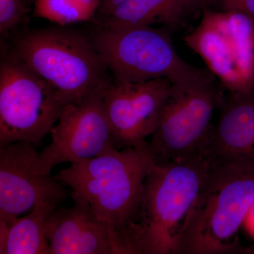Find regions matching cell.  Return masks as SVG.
Listing matches in <instances>:
<instances>
[{
  "label": "cell",
  "mask_w": 254,
  "mask_h": 254,
  "mask_svg": "<svg viewBox=\"0 0 254 254\" xmlns=\"http://www.w3.org/2000/svg\"><path fill=\"white\" fill-rule=\"evenodd\" d=\"M227 92L254 93V21L242 11L207 9L182 38Z\"/></svg>",
  "instance_id": "7"
},
{
  "label": "cell",
  "mask_w": 254,
  "mask_h": 254,
  "mask_svg": "<svg viewBox=\"0 0 254 254\" xmlns=\"http://www.w3.org/2000/svg\"><path fill=\"white\" fill-rule=\"evenodd\" d=\"M9 53L43 78L64 106L81 104L111 78L92 40L63 26L23 32Z\"/></svg>",
  "instance_id": "4"
},
{
  "label": "cell",
  "mask_w": 254,
  "mask_h": 254,
  "mask_svg": "<svg viewBox=\"0 0 254 254\" xmlns=\"http://www.w3.org/2000/svg\"><path fill=\"white\" fill-rule=\"evenodd\" d=\"M254 202V166L212 163L178 254H254L238 239Z\"/></svg>",
  "instance_id": "3"
},
{
  "label": "cell",
  "mask_w": 254,
  "mask_h": 254,
  "mask_svg": "<svg viewBox=\"0 0 254 254\" xmlns=\"http://www.w3.org/2000/svg\"><path fill=\"white\" fill-rule=\"evenodd\" d=\"M57 208L43 203L10 224L0 220V254H48V220Z\"/></svg>",
  "instance_id": "14"
},
{
  "label": "cell",
  "mask_w": 254,
  "mask_h": 254,
  "mask_svg": "<svg viewBox=\"0 0 254 254\" xmlns=\"http://www.w3.org/2000/svg\"><path fill=\"white\" fill-rule=\"evenodd\" d=\"M39 155L27 142L0 145V220L10 224L37 205L58 206L67 196V187L37 171Z\"/></svg>",
  "instance_id": "11"
},
{
  "label": "cell",
  "mask_w": 254,
  "mask_h": 254,
  "mask_svg": "<svg viewBox=\"0 0 254 254\" xmlns=\"http://www.w3.org/2000/svg\"><path fill=\"white\" fill-rule=\"evenodd\" d=\"M71 196L73 206L57 208L48 220V254H131L86 200L76 193Z\"/></svg>",
  "instance_id": "12"
},
{
  "label": "cell",
  "mask_w": 254,
  "mask_h": 254,
  "mask_svg": "<svg viewBox=\"0 0 254 254\" xmlns=\"http://www.w3.org/2000/svg\"><path fill=\"white\" fill-rule=\"evenodd\" d=\"M33 16L61 26L90 21L98 11L100 0H36Z\"/></svg>",
  "instance_id": "16"
},
{
  "label": "cell",
  "mask_w": 254,
  "mask_h": 254,
  "mask_svg": "<svg viewBox=\"0 0 254 254\" xmlns=\"http://www.w3.org/2000/svg\"><path fill=\"white\" fill-rule=\"evenodd\" d=\"M220 118L212 128L207 157L213 163L254 167V93H230L219 107Z\"/></svg>",
  "instance_id": "13"
},
{
  "label": "cell",
  "mask_w": 254,
  "mask_h": 254,
  "mask_svg": "<svg viewBox=\"0 0 254 254\" xmlns=\"http://www.w3.org/2000/svg\"><path fill=\"white\" fill-rule=\"evenodd\" d=\"M225 89L215 77L196 84H173L158 127L148 141L155 163L207 157L213 125Z\"/></svg>",
  "instance_id": "6"
},
{
  "label": "cell",
  "mask_w": 254,
  "mask_h": 254,
  "mask_svg": "<svg viewBox=\"0 0 254 254\" xmlns=\"http://www.w3.org/2000/svg\"><path fill=\"white\" fill-rule=\"evenodd\" d=\"M128 0H100V6L98 12L103 16L110 14L119 6L126 2Z\"/></svg>",
  "instance_id": "20"
},
{
  "label": "cell",
  "mask_w": 254,
  "mask_h": 254,
  "mask_svg": "<svg viewBox=\"0 0 254 254\" xmlns=\"http://www.w3.org/2000/svg\"><path fill=\"white\" fill-rule=\"evenodd\" d=\"M24 4L26 5L27 7L29 8L32 4H34L36 0H22Z\"/></svg>",
  "instance_id": "23"
},
{
  "label": "cell",
  "mask_w": 254,
  "mask_h": 254,
  "mask_svg": "<svg viewBox=\"0 0 254 254\" xmlns=\"http://www.w3.org/2000/svg\"><path fill=\"white\" fill-rule=\"evenodd\" d=\"M243 12L248 15L254 21V0H245Z\"/></svg>",
  "instance_id": "22"
},
{
  "label": "cell",
  "mask_w": 254,
  "mask_h": 254,
  "mask_svg": "<svg viewBox=\"0 0 254 254\" xmlns=\"http://www.w3.org/2000/svg\"><path fill=\"white\" fill-rule=\"evenodd\" d=\"M187 17L203 12L205 9H211L212 0H181Z\"/></svg>",
  "instance_id": "18"
},
{
  "label": "cell",
  "mask_w": 254,
  "mask_h": 254,
  "mask_svg": "<svg viewBox=\"0 0 254 254\" xmlns=\"http://www.w3.org/2000/svg\"><path fill=\"white\" fill-rule=\"evenodd\" d=\"M30 9L22 0H0V35L6 39L28 20Z\"/></svg>",
  "instance_id": "17"
},
{
  "label": "cell",
  "mask_w": 254,
  "mask_h": 254,
  "mask_svg": "<svg viewBox=\"0 0 254 254\" xmlns=\"http://www.w3.org/2000/svg\"><path fill=\"white\" fill-rule=\"evenodd\" d=\"M109 81L81 104L64 107L50 131L51 143L40 153L38 173L50 175L59 164L80 163L115 148L103 108V95Z\"/></svg>",
  "instance_id": "9"
},
{
  "label": "cell",
  "mask_w": 254,
  "mask_h": 254,
  "mask_svg": "<svg viewBox=\"0 0 254 254\" xmlns=\"http://www.w3.org/2000/svg\"><path fill=\"white\" fill-rule=\"evenodd\" d=\"M64 105L54 91L10 53L0 64V145L27 142L38 147L58 122Z\"/></svg>",
  "instance_id": "8"
},
{
  "label": "cell",
  "mask_w": 254,
  "mask_h": 254,
  "mask_svg": "<svg viewBox=\"0 0 254 254\" xmlns=\"http://www.w3.org/2000/svg\"><path fill=\"white\" fill-rule=\"evenodd\" d=\"M187 18L181 0H128L103 16L99 25L130 28L162 23L173 30L180 27Z\"/></svg>",
  "instance_id": "15"
},
{
  "label": "cell",
  "mask_w": 254,
  "mask_h": 254,
  "mask_svg": "<svg viewBox=\"0 0 254 254\" xmlns=\"http://www.w3.org/2000/svg\"><path fill=\"white\" fill-rule=\"evenodd\" d=\"M173 86L165 78L143 82L110 78L105 88L103 108L116 149L148 146L147 138L158 127Z\"/></svg>",
  "instance_id": "10"
},
{
  "label": "cell",
  "mask_w": 254,
  "mask_h": 254,
  "mask_svg": "<svg viewBox=\"0 0 254 254\" xmlns=\"http://www.w3.org/2000/svg\"><path fill=\"white\" fill-rule=\"evenodd\" d=\"M211 166L206 156L155 163L145 179L139 210L130 230L134 254H178Z\"/></svg>",
  "instance_id": "1"
},
{
  "label": "cell",
  "mask_w": 254,
  "mask_h": 254,
  "mask_svg": "<svg viewBox=\"0 0 254 254\" xmlns=\"http://www.w3.org/2000/svg\"><path fill=\"white\" fill-rule=\"evenodd\" d=\"M244 2L245 0H212V6H216L218 8L217 11L243 12Z\"/></svg>",
  "instance_id": "19"
},
{
  "label": "cell",
  "mask_w": 254,
  "mask_h": 254,
  "mask_svg": "<svg viewBox=\"0 0 254 254\" xmlns=\"http://www.w3.org/2000/svg\"><path fill=\"white\" fill-rule=\"evenodd\" d=\"M169 29L152 26H98L92 41L112 77L120 81L143 82L168 78L188 86L214 77L207 68L187 63L175 50Z\"/></svg>",
  "instance_id": "5"
},
{
  "label": "cell",
  "mask_w": 254,
  "mask_h": 254,
  "mask_svg": "<svg viewBox=\"0 0 254 254\" xmlns=\"http://www.w3.org/2000/svg\"><path fill=\"white\" fill-rule=\"evenodd\" d=\"M243 225L247 232L254 238V202L247 213Z\"/></svg>",
  "instance_id": "21"
},
{
  "label": "cell",
  "mask_w": 254,
  "mask_h": 254,
  "mask_svg": "<svg viewBox=\"0 0 254 254\" xmlns=\"http://www.w3.org/2000/svg\"><path fill=\"white\" fill-rule=\"evenodd\" d=\"M155 164L149 146L116 148L96 158L72 163L55 175L86 200L134 254L129 233L136 221L145 179Z\"/></svg>",
  "instance_id": "2"
}]
</instances>
